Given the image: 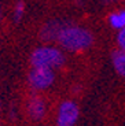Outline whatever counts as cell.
I'll return each instance as SVG.
<instances>
[{
    "mask_svg": "<svg viewBox=\"0 0 125 126\" xmlns=\"http://www.w3.org/2000/svg\"><path fill=\"white\" fill-rule=\"evenodd\" d=\"M56 41L61 44L63 49L76 52V51L87 49L94 44V34L83 26L67 23L61 30Z\"/></svg>",
    "mask_w": 125,
    "mask_h": 126,
    "instance_id": "cell-1",
    "label": "cell"
},
{
    "mask_svg": "<svg viewBox=\"0 0 125 126\" xmlns=\"http://www.w3.org/2000/svg\"><path fill=\"white\" fill-rule=\"evenodd\" d=\"M65 55L59 48L55 47H39L30 55L32 67H47L56 69L63 64Z\"/></svg>",
    "mask_w": 125,
    "mask_h": 126,
    "instance_id": "cell-2",
    "label": "cell"
},
{
    "mask_svg": "<svg viewBox=\"0 0 125 126\" xmlns=\"http://www.w3.org/2000/svg\"><path fill=\"white\" fill-rule=\"evenodd\" d=\"M28 79L33 89L43 91V89H47L48 86L52 85L54 79H55V74H54L52 69H47V67H32Z\"/></svg>",
    "mask_w": 125,
    "mask_h": 126,
    "instance_id": "cell-3",
    "label": "cell"
},
{
    "mask_svg": "<svg viewBox=\"0 0 125 126\" xmlns=\"http://www.w3.org/2000/svg\"><path fill=\"white\" fill-rule=\"evenodd\" d=\"M80 110L78 106L72 100H66L61 104L59 111H58V118H56V125L58 126H73L78 119Z\"/></svg>",
    "mask_w": 125,
    "mask_h": 126,
    "instance_id": "cell-4",
    "label": "cell"
},
{
    "mask_svg": "<svg viewBox=\"0 0 125 126\" xmlns=\"http://www.w3.org/2000/svg\"><path fill=\"white\" fill-rule=\"evenodd\" d=\"M67 25L66 21H61V19H54V21H48L45 25L41 28L40 30V37L44 41H54L58 40L61 30Z\"/></svg>",
    "mask_w": 125,
    "mask_h": 126,
    "instance_id": "cell-5",
    "label": "cell"
},
{
    "mask_svg": "<svg viewBox=\"0 0 125 126\" xmlns=\"http://www.w3.org/2000/svg\"><path fill=\"white\" fill-rule=\"evenodd\" d=\"M45 114V103L41 97L33 96L28 101V115L33 121H40Z\"/></svg>",
    "mask_w": 125,
    "mask_h": 126,
    "instance_id": "cell-6",
    "label": "cell"
},
{
    "mask_svg": "<svg viewBox=\"0 0 125 126\" xmlns=\"http://www.w3.org/2000/svg\"><path fill=\"white\" fill-rule=\"evenodd\" d=\"M111 62L117 74L121 77H125V51L121 48L116 49L111 54Z\"/></svg>",
    "mask_w": 125,
    "mask_h": 126,
    "instance_id": "cell-7",
    "label": "cell"
},
{
    "mask_svg": "<svg viewBox=\"0 0 125 126\" xmlns=\"http://www.w3.org/2000/svg\"><path fill=\"white\" fill-rule=\"evenodd\" d=\"M109 23L114 29H122L125 28V10L116 11L109 15Z\"/></svg>",
    "mask_w": 125,
    "mask_h": 126,
    "instance_id": "cell-8",
    "label": "cell"
},
{
    "mask_svg": "<svg viewBox=\"0 0 125 126\" xmlns=\"http://www.w3.org/2000/svg\"><path fill=\"white\" fill-rule=\"evenodd\" d=\"M23 13H25V4H23V1H18L15 6V11H14V21L19 22L23 16Z\"/></svg>",
    "mask_w": 125,
    "mask_h": 126,
    "instance_id": "cell-9",
    "label": "cell"
},
{
    "mask_svg": "<svg viewBox=\"0 0 125 126\" xmlns=\"http://www.w3.org/2000/svg\"><path fill=\"white\" fill-rule=\"evenodd\" d=\"M117 43H118L120 48L125 51V28L120 29L118 36H117Z\"/></svg>",
    "mask_w": 125,
    "mask_h": 126,
    "instance_id": "cell-10",
    "label": "cell"
},
{
    "mask_svg": "<svg viewBox=\"0 0 125 126\" xmlns=\"http://www.w3.org/2000/svg\"><path fill=\"white\" fill-rule=\"evenodd\" d=\"M104 1H107V3H111V1H117V0H104Z\"/></svg>",
    "mask_w": 125,
    "mask_h": 126,
    "instance_id": "cell-11",
    "label": "cell"
},
{
    "mask_svg": "<svg viewBox=\"0 0 125 126\" xmlns=\"http://www.w3.org/2000/svg\"><path fill=\"white\" fill-rule=\"evenodd\" d=\"M0 21H1V7H0Z\"/></svg>",
    "mask_w": 125,
    "mask_h": 126,
    "instance_id": "cell-12",
    "label": "cell"
}]
</instances>
